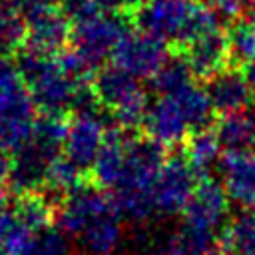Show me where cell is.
<instances>
[{"instance_id": "1", "label": "cell", "mask_w": 255, "mask_h": 255, "mask_svg": "<svg viewBox=\"0 0 255 255\" xmlns=\"http://www.w3.org/2000/svg\"><path fill=\"white\" fill-rule=\"evenodd\" d=\"M137 28L181 48L201 34L219 30V14L195 0H145L133 14Z\"/></svg>"}, {"instance_id": "2", "label": "cell", "mask_w": 255, "mask_h": 255, "mask_svg": "<svg viewBox=\"0 0 255 255\" xmlns=\"http://www.w3.org/2000/svg\"><path fill=\"white\" fill-rule=\"evenodd\" d=\"M94 92L98 104L110 112L114 128L128 131L143 126L151 102L147 100V94L137 78L112 64L98 72L94 80Z\"/></svg>"}, {"instance_id": "3", "label": "cell", "mask_w": 255, "mask_h": 255, "mask_svg": "<svg viewBox=\"0 0 255 255\" xmlns=\"http://www.w3.org/2000/svg\"><path fill=\"white\" fill-rule=\"evenodd\" d=\"M26 22V50L42 56L64 52L72 36L70 20L48 0H10Z\"/></svg>"}, {"instance_id": "4", "label": "cell", "mask_w": 255, "mask_h": 255, "mask_svg": "<svg viewBox=\"0 0 255 255\" xmlns=\"http://www.w3.org/2000/svg\"><path fill=\"white\" fill-rule=\"evenodd\" d=\"M128 34V26L122 16L96 14L80 24H74L70 44L72 54L90 70H102L104 62L114 56L120 40Z\"/></svg>"}, {"instance_id": "5", "label": "cell", "mask_w": 255, "mask_h": 255, "mask_svg": "<svg viewBox=\"0 0 255 255\" xmlns=\"http://www.w3.org/2000/svg\"><path fill=\"white\" fill-rule=\"evenodd\" d=\"M197 187V171L185 155H171L165 159L151 183V197L155 213L175 215L183 213Z\"/></svg>"}, {"instance_id": "6", "label": "cell", "mask_w": 255, "mask_h": 255, "mask_svg": "<svg viewBox=\"0 0 255 255\" xmlns=\"http://www.w3.org/2000/svg\"><path fill=\"white\" fill-rule=\"evenodd\" d=\"M112 211H116L112 195L94 185H80L76 191L60 199L54 221L66 237L78 239L94 221Z\"/></svg>"}, {"instance_id": "7", "label": "cell", "mask_w": 255, "mask_h": 255, "mask_svg": "<svg viewBox=\"0 0 255 255\" xmlns=\"http://www.w3.org/2000/svg\"><path fill=\"white\" fill-rule=\"evenodd\" d=\"M169 60L165 42L145 34V32H129L120 40L112 62L120 70L128 72L137 80H151L159 68Z\"/></svg>"}, {"instance_id": "8", "label": "cell", "mask_w": 255, "mask_h": 255, "mask_svg": "<svg viewBox=\"0 0 255 255\" xmlns=\"http://www.w3.org/2000/svg\"><path fill=\"white\" fill-rule=\"evenodd\" d=\"M229 197L221 185V181L215 179H203L197 183L187 207L183 209V223L185 227H191L195 231L221 237L225 225V219L229 215Z\"/></svg>"}, {"instance_id": "9", "label": "cell", "mask_w": 255, "mask_h": 255, "mask_svg": "<svg viewBox=\"0 0 255 255\" xmlns=\"http://www.w3.org/2000/svg\"><path fill=\"white\" fill-rule=\"evenodd\" d=\"M108 133L110 128L106 120L98 116V112L92 110V112L74 114V118L68 122L64 157L70 159L82 171L92 167L108 139Z\"/></svg>"}, {"instance_id": "10", "label": "cell", "mask_w": 255, "mask_h": 255, "mask_svg": "<svg viewBox=\"0 0 255 255\" xmlns=\"http://www.w3.org/2000/svg\"><path fill=\"white\" fill-rule=\"evenodd\" d=\"M58 157L60 153H54L52 149L28 137L26 143L20 149H16L12 155L10 177H8L10 191H14L18 197L40 193L46 181V173Z\"/></svg>"}, {"instance_id": "11", "label": "cell", "mask_w": 255, "mask_h": 255, "mask_svg": "<svg viewBox=\"0 0 255 255\" xmlns=\"http://www.w3.org/2000/svg\"><path fill=\"white\" fill-rule=\"evenodd\" d=\"M181 58L185 60L193 78L199 80L215 78L217 74L227 70V64L231 62L227 34L221 32L219 28L197 36L195 40H191L181 48Z\"/></svg>"}, {"instance_id": "12", "label": "cell", "mask_w": 255, "mask_h": 255, "mask_svg": "<svg viewBox=\"0 0 255 255\" xmlns=\"http://www.w3.org/2000/svg\"><path fill=\"white\" fill-rule=\"evenodd\" d=\"M143 129L149 139L163 147L177 145L191 135L189 122L171 96H159L149 104L143 120Z\"/></svg>"}, {"instance_id": "13", "label": "cell", "mask_w": 255, "mask_h": 255, "mask_svg": "<svg viewBox=\"0 0 255 255\" xmlns=\"http://www.w3.org/2000/svg\"><path fill=\"white\" fill-rule=\"evenodd\" d=\"M217 167L227 197L241 207L255 205V149L225 151Z\"/></svg>"}, {"instance_id": "14", "label": "cell", "mask_w": 255, "mask_h": 255, "mask_svg": "<svg viewBox=\"0 0 255 255\" xmlns=\"http://www.w3.org/2000/svg\"><path fill=\"white\" fill-rule=\"evenodd\" d=\"M207 96L217 114H241L253 100V90L245 80V74L235 68H227L207 84Z\"/></svg>"}, {"instance_id": "15", "label": "cell", "mask_w": 255, "mask_h": 255, "mask_svg": "<svg viewBox=\"0 0 255 255\" xmlns=\"http://www.w3.org/2000/svg\"><path fill=\"white\" fill-rule=\"evenodd\" d=\"M0 110L24 122L36 120V104L28 92L18 64L10 60V56H0Z\"/></svg>"}, {"instance_id": "16", "label": "cell", "mask_w": 255, "mask_h": 255, "mask_svg": "<svg viewBox=\"0 0 255 255\" xmlns=\"http://www.w3.org/2000/svg\"><path fill=\"white\" fill-rule=\"evenodd\" d=\"M126 165V137L118 128H110L108 139L92 165L96 181L106 189H116L122 181Z\"/></svg>"}, {"instance_id": "17", "label": "cell", "mask_w": 255, "mask_h": 255, "mask_svg": "<svg viewBox=\"0 0 255 255\" xmlns=\"http://www.w3.org/2000/svg\"><path fill=\"white\" fill-rule=\"evenodd\" d=\"M124 239L122 217L118 211H112L98 221H94L76 241L88 255H114Z\"/></svg>"}, {"instance_id": "18", "label": "cell", "mask_w": 255, "mask_h": 255, "mask_svg": "<svg viewBox=\"0 0 255 255\" xmlns=\"http://www.w3.org/2000/svg\"><path fill=\"white\" fill-rule=\"evenodd\" d=\"M171 98L177 102V106L181 108L183 116L187 118L189 122V128L193 131H199V129H205L213 118V106H211V100L207 96V90L197 86V84H189L185 86L183 90L171 94Z\"/></svg>"}, {"instance_id": "19", "label": "cell", "mask_w": 255, "mask_h": 255, "mask_svg": "<svg viewBox=\"0 0 255 255\" xmlns=\"http://www.w3.org/2000/svg\"><path fill=\"white\" fill-rule=\"evenodd\" d=\"M215 135L219 139L221 149L225 151H243L251 149V143L255 139L253 120L249 116L241 114H229L223 116L215 126Z\"/></svg>"}, {"instance_id": "20", "label": "cell", "mask_w": 255, "mask_h": 255, "mask_svg": "<svg viewBox=\"0 0 255 255\" xmlns=\"http://www.w3.org/2000/svg\"><path fill=\"white\" fill-rule=\"evenodd\" d=\"M185 159L195 171H207L213 165H219L221 145L215 131H211L209 128L193 131L185 143Z\"/></svg>"}, {"instance_id": "21", "label": "cell", "mask_w": 255, "mask_h": 255, "mask_svg": "<svg viewBox=\"0 0 255 255\" xmlns=\"http://www.w3.org/2000/svg\"><path fill=\"white\" fill-rule=\"evenodd\" d=\"M16 215L20 221L34 233H42L50 229V223L54 219V205L44 193H30V195H20L12 203Z\"/></svg>"}, {"instance_id": "22", "label": "cell", "mask_w": 255, "mask_h": 255, "mask_svg": "<svg viewBox=\"0 0 255 255\" xmlns=\"http://www.w3.org/2000/svg\"><path fill=\"white\" fill-rule=\"evenodd\" d=\"M219 245L223 253L255 255V215L245 213L233 219L221 233Z\"/></svg>"}, {"instance_id": "23", "label": "cell", "mask_w": 255, "mask_h": 255, "mask_svg": "<svg viewBox=\"0 0 255 255\" xmlns=\"http://www.w3.org/2000/svg\"><path fill=\"white\" fill-rule=\"evenodd\" d=\"M82 185V169L76 167L70 159H66L64 155H60L48 169L46 173V181L40 193H44L48 199L50 195L64 199L66 195H70L72 191H76Z\"/></svg>"}, {"instance_id": "24", "label": "cell", "mask_w": 255, "mask_h": 255, "mask_svg": "<svg viewBox=\"0 0 255 255\" xmlns=\"http://www.w3.org/2000/svg\"><path fill=\"white\" fill-rule=\"evenodd\" d=\"M26 44L24 16L12 2H0V56H10Z\"/></svg>"}, {"instance_id": "25", "label": "cell", "mask_w": 255, "mask_h": 255, "mask_svg": "<svg viewBox=\"0 0 255 255\" xmlns=\"http://www.w3.org/2000/svg\"><path fill=\"white\" fill-rule=\"evenodd\" d=\"M227 42L231 62L249 64L255 58V14L237 18L227 32Z\"/></svg>"}, {"instance_id": "26", "label": "cell", "mask_w": 255, "mask_h": 255, "mask_svg": "<svg viewBox=\"0 0 255 255\" xmlns=\"http://www.w3.org/2000/svg\"><path fill=\"white\" fill-rule=\"evenodd\" d=\"M191 78H193V74L189 72L185 60L181 56L179 58L169 56V60L159 68V72L149 82H151V88L159 96H171V94L183 90L185 86H189Z\"/></svg>"}, {"instance_id": "27", "label": "cell", "mask_w": 255, "mask_h": 255, "mask_svg": "<svg viewBox=\"0 0 255 255\" xmlns=\"http://www.w3.org/2000/svg\"><path fill=\"white\" fill-rule=\"evenodd\" d=\"M34 122L12 118L0 110V153H14L20 149L32 133Z\"/></svg>"}, {"instance_id": "28", "label": "cell", "mask_w": 255, "mask_h": 255, "mask_svg": "<svg viewBox=\"0 0 255 255\" xmlns=\"http://www.w3.org/2000/svg\"><path fill=\"white\" fill-rule=\"evenodd\" d=\"M30 255H70V239L58 227H50L36 235Z\"/></svg>"}, {"instance_id": "29", "label": "cell", "mask_w": 255, "mask_h": 255, "mask_svg": "<svg viewBox=\"0 0 255 255\" xmlns=\"http://www.w3.org/2000/svg\"><path fill=\"white\" fill-rule=\"evenodd\" d=\"M62 12L74 24H80V22H84V20L100 14V10L94 4V0H66Z\"/></svg>"}, {"instance_id": "30", "label": "cell", "mask_w": 255, "mask_h": 255, "mask_svg": "<svg viewBox=\"0 0 255 255\" xmlns=\"http://www.w3.org/2000/svg\"><path fill=\"white\" fill-rule=\"evenodd\" d=\"M145 0H94L100 12L104 14H116V16H126L129 12H137Z\"/></svg>"}, {"instance_id": "31", "label": "cell", "mask_w": 255, "mask_h": 255, "mask_svg": "<svg viewBox=\"0 0 255 255\" xmlns=\"http://www.w3.org/2000/svg\"><path fill=\"white\" fill-rule=\"evenodd\" d=\"M255 4V0H211V8L219 14V18H241V12Z\"/></svg>"}, {"instance_id": "32", "label": "cell", "mask_w": 255, "mask_h": 255, "mask_svg": "<svg viewBox=\"0 0 255 255\" xmlns=\"http://www.w3.org/2000/svg\"><path fill=\"white\" fill-rule=\"evenodd\" d=\"M10 165H12V157H8V153H0V187L8 185Z\"/></svg>"}, {"instance_id": "33", "label": "cell", "mask_w": 255, "mask_h": 255, "mask_svg": "<svg viewBox=\"0 0 255 255\" xmlns=\"http://www.w3.org/2000/svg\"><path fill=\"white\" fill-rule=\"evenodd\" d=\"M243 74H245V80L249 82V86H251V90H253V94H255V58H253L249 64H245Z\"/></svg>"}, {"instance_id": "34", "label": "cell", "mask_w": 255, "mask_h": 255, "mask_svg": "<svg viewBox=\"0 0 255 255\" xmlns=\"http://www.w3.org/2000/svg\"><path fill=\"white\" fill-rule=\"evenodd\" d=\"M137 255H171L169 253V249H149V251H141V253H137Z\"/></svg>"}, {"instance_id": "35", "label": "cell", "mask_w": 255, "mask_h": 255, "mask_svg": "<svg viewBox=\"0 0 255 255\" xmlns=\"http://www.w3.org/2000/svg\"><path fill=\"white\" fill-rule=\"evenodd\" d=\"M48 2H52V4H54V2H62V4H64L66 0H48Z\"/></svg>"}, {"instance_id": "36", "label": "cell", "mask_w": 255, "mask_h": 255, "mask_svg": "<svg viewBox=\"0 0 255 255\" xmlns=\"http://www.w3.org/2000/svg\"><path fill=\"white\" fill-rule=\"evenodd\" d=\"M4 201H6V199H4V197H2V195H0V205H2V203H4Z\"/></svg>"}, {"instance_id": "37", "label": "cell", "mask_w": 255, "mask_h": 255, "mask_svg": "<svg viewBox=\"0 0 255 255\" xmlns=\"http://www.w3.org/2000/svg\"><path fill=\"white\" fill-rule=\"evenodd\" d=\"M205 255H217V253H215V251H211V253H205Z\"/></svg>"}, {"instance_id": "38", "label": "cell", "mask_w": 255, "mask_h": 255, "mask_svg": "<svg viewBox=\"0 0 255 255\" xmlns=\"http://www.w3.org/2000/svg\"><path fill=\"white\" fill-rule=\"evenodd\" d=\"M251 120H253V129H255V116H253V118H251Z\"/></svg>"}, {"instance_id": "39", "label": "cell", "mask_w": 255, "mask_h": 255, "mask_svg": "<svg viewBox=\"0 0 255 255\" xmlns=\"http://www.w3.org/2000/svg\"><path fill=\"white\" fill-rule=\"evenodd\" d=\"M251 213H253V215H255V205H253V211H251Z\"/></svg>"}, {"instance_id": "40", "label": "cell", "mask_w": 255, "mask_h": 255, "mask_svg": "<svg viewBox=\"0 0 255 255\" xmlns=\"http://www.w3.org/2000/svg\"><path fill=\"white\" fill-rule=\"evenodd\" d=\"M2 2H10V0H2Z\"/></svg>"}, {"instance_id": "41", "label": "cell", "mask_w": 255, "mask_h": 255, "mask_svg": "<svg viewBox=\"0 0 255 255\" xmlns=\"http://www.w3.org/2000/svg\"><path fill=\"white\" fill-rule=\"evenodd\" d=\"M0 255H4V253H2V251H0Z\"/></svg>"}]
</instances>
